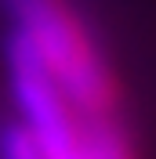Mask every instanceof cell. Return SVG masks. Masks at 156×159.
Listing matches in <instances>:
<instances>
[{"label":"cell","instance_id":"1","mask_svg":"<svg viewBox=\"0 0 156 159\" xmlns=\"http://www.w3.org/2000/svg\"><path fill=\"white\" fill-rule=\"evenodd\" d=\"M4 7L15 33L37 51L66 101L87 116H98L109 105V72L66 0H4Z\"/></svg>","mask_w":156,"mask_h":159},{"label":"cell","instance_id":"2","mask_svg":"<svg viewBox=\"0 0 156 159\" xmlns=\"http://www.w3.org/2000/svg\"><path fill=\"white\" fill-rule=\"evenodd\" d=\"M11 65V90L22 112V127L33 134L44 159H76L80 156V123L73 116V105L58 90V83L44 69L37 51L15 33L7 47Z\"/></svg>","mask_w":156,"mask_h":159},{"label":"cell","instance_id":"3","mask_svg":"<svg viewBox=\"0 0 156 159\" xmlns=\"http://www.w3.org/2000/svg\"><path fill=\"white\" fill-rule=\"evenodd\" d=\"M76 159H127V145L105 119H91L80 127V156Z\"/></svg>","mask_w":156,"mask_h":159},{"label":"cell","instance_id":"4","mask_svg":"<svg viewBox=\"0 0 156 159\" xmlns=\"http://www.w3.org/2000/svg\"><path fill=\"white\" fill-rule=\"evenodd\" d=\"M0 159H44L40 145L33 141V134L22 123L0 130Z\"/></svg>","mask_w":156,"mask_h":159}]
</instances>
